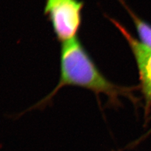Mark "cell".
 <instances>
[{
  "label": "cell",
  "mask_w": 151,
  "mask_h": 151,
  "mask_svg": "<svg viewBox=\"0 0 151 151\" xmlns=\"http://www.w3.org/2000/svg\"><path fill=\"white\" fill-rule=\"evenodd\" d=\"M67 86L88 89L94 93L98 100L100 94H104L113 105H116L122 96L132 98L130 88L113 83L102 74L78 37L62 44L59 79L55 87L27 111L44 109L61 89Z\"/></svg>",
  "instance_id": "1"
},
{
  "label": "cell",
  "mask_w": 151,
  "mask_h": 151,
  "mask_svg": "<svg viewBox=\"0 0 151 151\" xmlns=\"http://www.w3.org/2000/svg\"><path fill=\"white\" fill-rule=\"evenodd\" d=\"M84 6L81 0H46L44 15L59 42L63 44L78 37Z\"/></svg>",
  "instance_id": "2"
},
{
  "label": "cell",
  "mask_w": 151,
  "mask_h": 151,
  "mask_svg": "<svg viewBox=\"0 0 151 151\" xmlns=\"http://www.w3.org/2000/svg\"><path fill=\"white\" fill-rule=\"evenodd\" d=\"M127 40L135 58L138 68L140 86L147 106L151 105V49L144 45L120 23L109 18Z\"/></svg>",
  "instance_id": "3"
},
{
  "label": "cell",
  "mask_w": 151,
  "mask_h": 151,
  "mask_svg": "<svg viewBox=\"0 0 151 151\" xmlns=\"http://www.w3.org/2000/svg\"><path fill=\"white\" fill-rule=\"evenodd\" d=\"M120 2L128 12L133 21L139 38V41L145 47L151 49V25L139 17L127 6L124 0H119Z\"/></svg>",
  "instance_id": "4"
}]
</instances>
